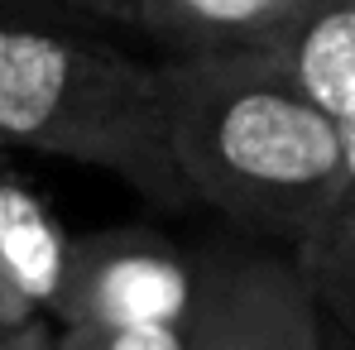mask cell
<instances>
[{"mask_svg":"<svg viewBox=\"0 0 355 350\" xmlns=\"http://www.w3.org/2000/svg\"><path fill=\"white\" fill-rule=\"evenodd\" d=\"M168 139L197 207L264 245L302 250L341 182V125L274 58H164Z\"/></svg>","mask_w":355,"mask_h":350,"instance_id":"cell-1","label":"cell"},{"mask_svg":"<svg viewBox=\"0 0 355 350\" xmlns=\"http://www.w3.org/2000/svg\"><path fill=\"white\" fill-rule=\"evenodd\" d=\"M0 144L101 168L164 211L197 207L168 139L164 62L82 24L0 15Z\"/></svg>","mask_w":355,"mask_h":350,"instance_id":"cell-2","label":"cell"},{"mask_svg":"<svg viewBox=\"0 0 355 350\" xmlns=\"http://www.w3.org/2000/svg\"><path fill=\"white\" fill-rule=\"evenodd\" d=\"M192 350H331V317L293 250L207 245Z\"/></svg>","mask_w":355,"mask_h":350,"instance_id":"cell-3","label":"cell"},{"mask_svg":"<svg viewBox=\"0 0 355 350\" xmlns=\"http://www.w3.org/2000/svg\"><path fill=\"white\" fill-rule=\"evenodd\" d=\"M202 264L154 226L77 235L53 326H192Z\"/></svg>","mask_w":355,"mask_h":350,"instance_id":"cell-4","label":"cell"},{"mask_svg":"<svg viewBox=\"0 0 355 350\" xmlns=\"http://www.w3.org/2000/svg\"><path fill=\"white\" fill-rule=\"evenodd\" d=\"M322 0H139V29L173 58H269Z\"/></svg>","mask_w":355,"mask_h":350,"instance_id":"cell-5","label":"cell"},{"mask_svg":"<svg viewBox=\"0 0 355 350\" xmlns=\"http://www.w3.org/2000/svg\"><path fill=\"white\" fill-rule=\"evenodd\" d=\"M72 245L77 235H67L39 187L0 164V292L19 322L53 317L72 269Z\"/></svg>","mask_w":355,"mask_h":350,"instance_id":"cell-6","label":"cell"},{"mask_svg":"<svg viewBox=\"0 0 355 350\" xmlns=\"http://www.w3.org/2000/svg\"><path fill=\"white\" fill-rule=\"evenodd\" d=\"M279 72L327 120L355 116V0H322L269 53Z\"/></svg>","mask_w":355,"mask_h":350,"instance_id":"cell-7","label":"cell"},{"mask_svg":"<svg viewBox=\"0 0 355 350\" xmlns=\"http://www.w3.org/2000/svg\"><path fill=\"white\" fill-rule=\"evenodd\" d=\"M341 254H355V116L341 120V182H336V197H331L317 235L297 250V259L317 264V259H341Z\"/></svg>","mask_w":355,"mask_h":350,"instance_id":"cell-8","label":"cell"},{"mask_svg":"<svg viewBox=\"0 0 355 350\" xmlns=\"http://www.w3.org/2000/svg\"><path fill=\"white\" fill-rule=\"evenodd\" d=\"M58 350H192L187 326H58Z\"/></svg>","mask_w":355,"mask_h":350,"instance_id":"cell-9","label":"cell"},{"mask_svg":"<svg viewBox=\"0 0 355 350\" xmlns=\"http://www.w3.org/2000/svg\"><path fill=\"white\" fill-rule=\"evenodd\" d=\"M302 264V259H297ZM302 274L312 279V288L322 297L327 317L355 341V254H341V259H317V264H302Z\"/></svg>","mask_w":355,"mask_h":350,"instance_id":"cell-10","label":"cell"},{"mask_svg":"<svg viewBox=\"0 0 355 350\" xmlns=\"http://www.w3.org/2000/svg\"><path fill=\"white\" fill-rule=\"evenodd\" d=\"M39 5L44 15L67 19V24H125V29H139V0H29Z\"/></svg>","mask_w":355,"mask_h":350,"instance_id":"cell-11","label":"cell"},{"mask_svg":"<svg viewBox=\"0 0 355 350\" xmlns=\"http://www.w3.org/2000/svg\"><path fill=\"white\" fill-rule=\"evenodd\" d=\"M0 350H58V326L49 317H34V322L5 331V346Z\"/></svg>","mask_w":355,"mask_h":350,"instance_id":"cell-12","label":"cell"},{"mask_svg":"<svg viewBox=\"0 0 355 350\" xmlns=\"http://www.w3.org/2000/svg\"><path fill=\"white\" fill-rule=\"evenodd\" d=\"M0 15H5V19H53V15H44V10L29 5V0H0ZM58 24H67V19H58Z\"/></svg>","mask_w":355,"mask_h":350,"instance_id":"cell-13","label":"cell"},{"mask_svg":"<svg viewBox=\"0 0 355 350\" xmlns=\"http://www.w3.org/2000/svg\"><path fill=\"white\" fill-rule=\"evenodd\" d=\"M15 326H24V322L10 312V302H5V292H0V331H15Z\"/></svg>","mask_w":355,"mask_h":350,"instance_id":"cell-14","label":"cell"},{"mask_svg":"<svg viewBox=\"0 0 355 350\" xmlns=\"http://www.w3.org/2000/svg\"><path fill=\"white\" fill-rule=\"evenodd\" d=\"M331 350H355V341L341 331V326H336V322H331Z\"/></svg>","mask_w":355,"mask_h":350,"instance_id":"cell-15","label":"cell"},{"mask_svg":"<svg viewBox=\"0 0 355 350\" xmlns=\"http://www.w3.org/2000/svg\"><path fill=\"white\" fill-rule=\"evenodd\" d=\"M0 346H5V331H0Z\"/></svg>","mask_w":355,"mask_h":350,"instance_id":"cell-16","label":"cell"}]
</instances>
